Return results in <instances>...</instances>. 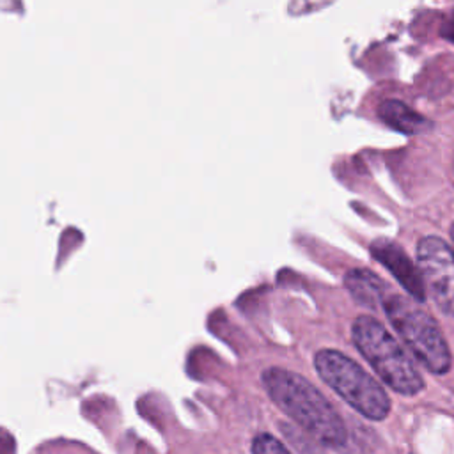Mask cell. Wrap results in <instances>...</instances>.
<instances>
[{
    "label": "cell",
    "instance_id": "8",
    "mask_svg": "<svg viewBox=\"0 0 454 454\" xmlns=\"http://www.w3.org/2000/svg\"><path fill=\"white\" fill-rule=\"evenodd\" d=\"M378 115L385 124L406 135L424 133L431 128V121H427L424 115H420L399 99L381 101L378 106Z\"/></svg>",
    "mask_w": 454,
    "mask_h": 454
},
{
    "label": "cell",
    "instance_id": "1",
    "mask_svg": "<svg viewBox=\"0 0 454 454\" xmlns=\"http://www.w3.org/2000/svg\"><path fill=\"white\" fill-rule=\"evenodd\" d=\"M261 381L268 397L319 443L333 449L346 443L348 429L339 411L305 376L284 367H268Z\"/></svg>",
    "mask_w": 454,
    "mask_h": 454
},
{
    "label": "cell",
    "instance_id": "6",
    "mask_svg": "<svg viewBox=\"0 0 454 454\" xmlns=\"http://www.w3.org/2000/svg\"><path fill=\"white\" fill-rule=\"evenodd\" d=\"M372 257L381 262L388 271L397 278V282L408 291V294L415 301L426 300V286L420 275V270L415 268L411 259L404 254V250L388 239H376L371 245Z\"/></svg>",
    "mask_w": 454,
    "mask_h": 454
},
{
    "label": "cell",
    "instance_id": "4",
    "mask_svg": "<svg viewBox=\"0 0 454 454\" xmlns=\"http://www.w3.org/2000/svg\"><path fill=\"white\" fill-rule=\"evenodd\" d=\"M383 310L397 335L429 372L443 374L450 369V351L438 323L415 300L388 293Z\"/></svg>",
    "mask_w": 454,
    "mask_h": 454
},
{
    "label": "cell",
    "instance_id": "2",
    "mask_svg": "<svg viewBox=\"0 0 454 454\" xmlns=\"http://www.w3.org/2000/svg\"><path fill=\"white\" fill-rule=\"evenodd\" d=\"M351 339L374 372L394 392L415 395L424 380L395 337L372 316L362 314L351 325Z\"/></svg>",
    "mask_w": 454,
    "mask_h": 454
},
{
    "label": "cell",
    "instance_id": "11",
    "mask_svg": "<svg viewBox=\"0 0 454 454\" xmlns=\"http://www.w3.org/2000/svg\"><path fill=\"white\" fill-rule=\"evenodd\" d=\"M450 238H452V241H454V223H452V227H450Z\"/></svg>",
    "mask_w": 454,
    "mask_h": 454
},
{
    "label": "cell",
    "instance_id": "3",
    "mask_svg": "<svg viewBox=\"0 0 454 454\" xmlns=\"http://www.w3.org/2000/svg\"><path fill=\"white\" fill-rule=\"evenodd\" d=\"M314 367L321 381L365 419L383 420L388 415L390 397L385 388L342 351L333 348L316 351Z\"/></svg>",
    "mask_w": 454,
    "mask_h": 454
},
{
    "label": "cell",
    "instance_id": "7",
    "mask_svg": "<svg viewBox=\"0 0 454 454\" xmlns=\"http://www.w3.org/2000/svg\"><path fill=\"white\" fill-rule=\"evenodd\" d=\"M344 286L349 294L365 309H383V301L388 296L385 282L372 271L364 268H353L344 275Z\"/></svg>",
    "mask_w": 454,
    "mask_h": 454
},
{
    "label": "cell",
    "instance_id": "9",
    "mask_svg": "<svg viewBox=\"0 0 454 454\" xmlns=\"http://www.w3.org/2000/svg\"><path fill=\"white\" fill-rule=\"evenodd\" d=\"M250 449H252V454H291L289 449L270 433L255 434Z\"/></svg>",
    "mask_w": 454,
    "mask_h": 454
},
{
    "label": "cell",
    "instance_id": "5",
    "mask_svg": "<svg viewBox=\"0 0 454 454\" xmlns=\"http://www.w3.org/2000/svg\"><path fill=\"white\" fill-rule=\"evenodd\" d=\"M417 262L426 291L454 317V248L438 236H426L417 245Z\"/></svg>",
    "mask_w": 454,
    "mask_h": 454
},
{
    "label": "cell",
    "instance_id": "10",
    "mask_svg": "<svg viewBox=\"0 0 454 454\" xmlns=\"http://www.w3.org/2000/svg\"><path fill=\"white\" fill-rule=\"evenodd\" d=\"M443 35L454 43V16L447 21V27H445V30H443Z\"/></svg>",
    "mask_w": 454,
    "mask_h": 454
}]
</instances>
